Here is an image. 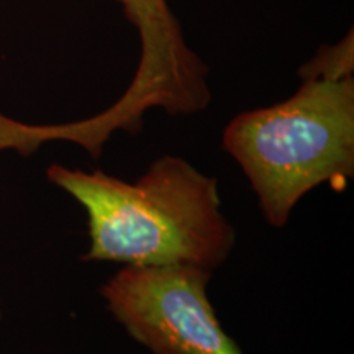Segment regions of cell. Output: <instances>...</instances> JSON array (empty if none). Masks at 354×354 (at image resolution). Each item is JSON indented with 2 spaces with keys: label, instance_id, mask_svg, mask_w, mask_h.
Returning a JSON list of instances; mask_svg holds the SVG:
<instances>
[{
  "label": "cell",
  "instance_id": "obj_1",
  "mask_svg": "<svg viewBox=\"0 0 354 354\" xmlns=\"http://www.w3.org/2000/svg\"><path fill=\"white\" fill-rule=\"evenodd\" d=\"M46 176L86 210V261L212 272L232 254L236 234L221 214L218 183L183 158L156 159L133 184L59 165Z\"/></svg>",
  "mask_w": 354,
  "mask_h": 354
},
{
  "label": "cell",
  "instance_id": "obj_2",
  "mask_svg": "<svg viewBox=\"0 0 354 354\" xmlns=\"http://www.w3.org/2000/svg\"><path fill=\"white\" fill-rule=\"evenodd\" d=\"M223 149L246 174L266 221L286 227L310 190L323 183L343 190L353 179V74H305L287 100L233 118Z\"/></svg>",
  "mask_w": 354,
  "mask_h": 354
},
{
  "label": "cell",
  "instance_id": "obj_3",
  "mask_svg": "<svg viewBox=\"0 0 354 354\" xmlns=\"http://www.w3.org/2000/svg\"><path fill=\"white\" fill-rule=\"evenodd\" d=\"M210 277V271L187 266H123L100 295L151 354H243L207 295Z\"/></svg>",
  "mask_w": 354,
  "mask_h": 354
},
{
  "label": "cell",
  "instance_id": "obj_4",
  "mask_svg": "<svg viewBox=\"0 0 354 354\" xmlns=\"http://www.w3.org/2000/svg\"><path fill=\"white\" fill-rule=\"evenodd\" d=\"M141 37V57L128 87L153 107L192 113L210 100L207 69L185 43L167 0H118Z\"/></svg>",
  "mask_w": 354,
  "mask_h": 354
}]
</instances>
